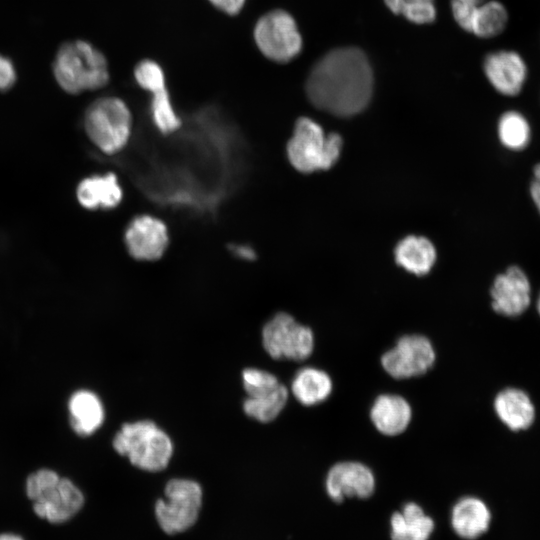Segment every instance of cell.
<instances>
[{
    "mask_svg": "<svg viewBox=\"0 0 540 540\" xmlns=\"http://www.w3.org/2000/svg\"><path fill=\"white\" fill-rule=\"evenodd\" d=\"M372 91V68L364 52L355 47L329 51L313 66L306 81L310 102L341 117L361 112Z\"/></svg>",
    "mask_w": 540,
    "mask_h": 540,
    "instance_id": "obj_1",
    "label": "cell"
},
{
    "mask_svg": "<svg viewBox=\"0 0 540 540\" xmlns=\"http://www.w3.org/2000/svg\"><path fill=\"white\" fill-rule=\"evenodd\" d=\"M53 74L58 85L70 94L96 90L109 81L105 56L83 40L67 42L60 47L53 63Z\"/></svg>",
    "mask_w": 540,
    "mask_h": 540,
    "instance_id": "obj_2",
    "label": "cell"
},
{
    "mask_svg": "<svg viewBox=\"0 0 540 540\" xmlns=\"http://www.w3.org/2000/svg\"><path fill=\"white\" fill-rule=\"evenodd\" d=\"M112 444L119 455L127 457L132 465L148 472L164 470L173 455L170 437L151 420L123 424Z\"/></svg>",
    "mask_w": 540,
    "mask_h": 540,
    "instance_id": "obj_3",
    "label": "cell"
},
{
    "mask_svg": "<svg viewBox=\"0 0 540 540\" xmlns=\"http://www.w3.org/2000/svg\"><path fill=\"white\" fill-rule=\"evenodd\" d=\"M342 139L336 133L326 135L314 120L301 117L297 120L292 137L287 144L291 165L302 173L329 169L339 158Z\"/></svg>",
    "mask_w": 540,
    "mask_h": 540,
    "instance_id": "obj_4",
    "label": "cell"
},
{
    "mask_svg": "<svg viewBox=\"0 0 540 540\" xmlns=\"http://www.w3.org/2000/svg\"><path fill=\"white\" fill-rule=\"evenodd\" d=\"M132 123V114L127 104L114 96L95 100L84 115V129L88 138L100 151L110 155L127 145Z\"/></svg>",
    "mask_w": 540,
    "mask_h": 540,
    "instance_id": "obj_5",
    "label": "cell"
},
{
    "mask_svg": "<svg viewBox=\"0 0 540 540\" xmlns=\"http://www.w3.org/2000/svg\"><path fill=\"white\" fill-rule=\"evenodd\" d=\"M165 498L158 499L154 511L160 528L167 534H177L191 528L202 507L203 491L192 479L175 478L167 482Z\"/></svg>",
    "mask_w": 540,
    "mask_h": 540,
    "instance_id": "obj_6",
    "label": "cell"
},
{
    "mask_svg": "<svg viewBox=\"0 0 540 540\" xmlns=\"http://www.w3.org/2000/svg\"><path fill=\"white\" fill-rule=\"evenodd\" d=\"M253 36L260 52L274 62H289L302 50V37L296 21L284 10H272L261 16L255 24Z\"/></svg>",
    "mask_w": 540,
    "mask_h": 540,
    "instance_id": "obj_7",
    "label": "cell"
},
{
    "mask_svg": "<svg viewBox=\"0 0 540 540\" xmlns=\"http://www.w3.org/2000/svg\"><path fill=\"white\" fill-rule=\"evenodd\" d=\"M262 344L274 359L303 361L311 356L315 340L311 328L302 325L290 314H275L262 329Z\"/></svg>",
    "mask_w": 540,
    "mask_h": 540,
    "instance_id": "obj_8",
    "label": "cell"
},
{
    "mask_svg": "<svg viewBox=\"0 0 540 540\" xmlns=\"http://www.w3.org/2000/svg\"><path fill=\"white\" fill-rule=\"evenodd\" d=\"M435 361L436 352L432 342L420 334L400 337L380 359L384 371L398 380L424 375Z\"/></svg>",
    "mask_w": 540,
    "mask_h": 540,
    "instance_id": "obj_9",
    "label": "cell"
},
{
    "mask_svg": "<svg viewBox=\"0 0 540 540\" xmlns=\"http://www.w3.org/2000/svg\"><path fill=\"white\" fill-rule=\"evenodd\" d=\"M493 310L506 317L523 314L531 303V283L526 272L511 265L499 273L490 288Z\"/></svg>",
    "mask_w": 540,
    "mask_h": 540,
    "instance_id": "obj_10",
    "label": "cell"
},
{
    "mask_svg": "<svg viewBox=\"0 0 540 540\" xmlns=\"http://www.w3.org/2000/svg\"><path fill=\"white\" fill-rule=\"evenodd\" d=\"M124 241L129 254L136 260L160 259L169 243L166 224L152 215H139L128 224Z\"/></svg>",
    "mask_w": 540,
    "mask_h": 540,
    "instance_id": "obj_11",
    "label": "cell"
},
{
    "mask_svg": "<svg viewBox=\"0 0 540 540\" xmlns=\"http://www.w3.org/2000/svg\"><path fill=\"white\" fill-rule=\"evenodd\" d=\"M483 70L491 86L507 97L519 95L528 77L525 60L513 50L489 53L484 59Z\"/></svg>",
    "mask_w": 540,
    "mask_h": 540,
    "instance_id": "obj_12",
    "label": "cell"
},
{
    "mask_svg": "<svg viewBox=\"0 0 540 540\" xmlns=\"http://www.w3.org/2000/svg\"><path fill=\"white\" fill-rule=\"evenodd\" d=\"M325 488L335 502L346 498H368L375 489L372 470L363 463L343 461L334 464L328 471Z\"/></svg>",
    "mask_w": 540,
    "mask_h": 540,
    "instance_id": "obj_13",
    "label": "cell"
},
{
    "mask_svg": "<svg viewBox=\"0 0 540 540\" xmlns=\"http://www.w3.org/2000/svg\"><path fill=\"white\" fill-rule=\"evenodd\" d=\"M83 505V493L67 478H60L54 486L33 501L36 515L56 524L71 519Z\"/></svg>",
    "mask_w": 540,
    "mask_h": 540,
    "instance_id": "obj_14",
    "label": "cell"
},
{
    "mask_svg": "<svg viewBox=\"0 0 540 540\" xmlns=\"http://www.w3.org/2000/svg\"><path fill=\"white\" fill-rule=\"evenodd\" d=\"M370 420L378 432L386 436L403 433L412 419L409 402L398 394H381L370 408Z\"/></svg>",
    "mask_w": 540,
    "mask_h": 540,
    "instance_id": "obj_15",
    "label": "cell"
},
{
    "mask_svg": "<svg viewBox=\"0 0 540 540\" xmlns=\"http://www.w3.org/2000/svg\"><path fill=\"white\" fill-rule=\"evenodd\" d=\"M79 204L89 210L112 209L123 197V190L117 176L108 172L89 176L81 180L76 189Z\"/></svg>",
    "mask_w": 540,
    "mask_h": 540,
    "instance_id": "obj_16",
    "label": "cell"
},
{
    "mask_svg": "<svg viewBox=\"0 0 540 540\" xmlns=\"http://www.w3.org/2000/svg\"><path fill=\"white\" fill-rule=\"evenodd\" d=\"M494 410L502 423L513 431L529 428L535 419V407L530 397L517 388L500 391L494 400Z\"/></svg>",
    "mask_w": 540,
    "mask_h": 540,
    "instance_id": "obj_17",
    "label": "cell"
},
{
    "mask_svg": "<svg viewBox=\"0 0 540 540\" xmlns=\"http://www.w3.org/2000/svg\"><path fill=\"white\" fill-rule=\"evenodd\" d=\"M70 423L80 436H89L103 424L105 410L101 399L92 391L79 390L68 403Z\"/></svg>",
    "mask_w": 540,
    "mask_h": 540,
    "instance_id": "obj_18",
    "label": "cell"
},
{
    "mask_svg": "<svg viewBox=\"0 0 540 540\" xmlns=\"http://www.w3.org/2000/svg\"><path fill=\"white\" fill-rule=\"evenodd\" d=\"M287 400L288 389L278 380L247 394L243 401V410L248 417L268 423L279 416Z\"/></svg>",
    "mask_w": 540,
    "mask_h": 540,
    "instance_id": "obj_19",
    "label": "cell"
},
{
    "mask_svg": "<svg viewBox=\"0 0 540 540\" xmlns=\"http://www.w3.org/2000/svg\"><path fill=\"white\" fill-rule=\"evenodd\" d=\"M489 522V509L478 498L464 497L452 509V527L464 539H475L482 535L488 529Z\"/></svg>",
    "mask_w": 540,
    "mask_h": 540,
    "instance_id": "obj_20",
    "label": "cell"
},
{
    "mask_svg": "<svg viewBox=\"0 0 540 540\" xmlns=\"http://www.w3.org/2000/svg\"><path fill=\"white\" fill-rule=\"evenodd\" d=\"M333 382L327 372L316 367H303L294 375L291 392L303 406H315L329 398Z\"/></svg>",
    "mask_w": 540,
    "mask_h": 540,
    "instance_id": "obj_21",
    "label": "cell"
},
{
    "mask_svg": "<svg viewBox=\"0 0 540 540\" xmlns=\"http://www.w3.org/2000/svg\"><path fill=\"white\" fill-rule=\"evenodd\" d=\"M395 260L406 271L418 276L427 274L436 260V250L425 237L407 236L395 248Z\"/></svg>",
    "mask_w": 540,
    "mask_h": 540,
    "instance_id": "obj_22",
    "label": "cell"
},
{
    "mask_svg": "<svg viewBox=\"0 0 540 540\" xmlns=\"http://www.w3.org/2000/svg\"><path fill=\"white\" fill-rule=\"evenodd\" d=\"M434 529L431 517L416 503H407L391 518L392 540H428Z\"/></svg>",
    "mask_w": 540,
    "mask_h": 540,
    "instance_id": "obj_23",
    "label": "cell"
},
{
    "mask_svg": "<svg viewBox=\"0 0 540 540\" xmlns=\"http://www.w3.org/2000/svg\"><path fill=\"white\" fill-rule=\"evenodd\" d=\"M497 136L504 148L512 152H521L530 145L532 128L522 112L508 110L498 119Z\"/></svg>",
    "mask_w": 540,
    "mask_h": 540,
    "instance_id": "obj_24",
    "label": "cell"
},
{
    "mask_svg": "<svg viewBox=\"0 0 540 540\" xmlns=\"http://www.w3.org/2000/svg\"><path fill=\"white\" fill-rule=\"evenodd\" d=\"M508 18V11L501 2H483L476 7L471 33L480 38L498 36L505 30Z\"/></svg>",
    "mask_w": 540,
    "mask_h": 540,
    "instance_id": "obj_25",
    "label": "cell"
},
{
    "mask_svg": "<svg viewBox=\"0 0 540 540\" xmlns=\"http://www.w3.org/2000/svg\"><path fill=\"white\" fill-rule=\"evenodd\" d=\"M151 93L150 111L154 125L163 134L176 131L181 126V119L177 115L166 85L154 88Z\"/></svg>",
    "mask_w": 540,
    "mask_h": 540,
    "instance_id": "obj_26",
    "label": "cell"
},
{
    "mask_svg": "<svg viewBox=\"0 0 540 540\" xmlns=\"http://www.w3.org/2000/svg\"><path fill=\"white\" fill-rule=\"evenodd\" d=\"M134 77L137 84L146 91L166 85L161 66L153 60L145 59L139 62L135 67Z\"/></svg>",
    "mask_w": 540,
    "mask_h": 540,
    "instance_id": "obj_27",
    "label": "cell"
},
{
    "mask_svg": "<svg viewBox=\"0 0 540 540\" xmlns=\"http://www.w3.org/2000/svg\"><path fill=\"white\" fill-rule=\"evenodd\" d=\"M60 476L53 470L40 469L29 475L26 481V493L29 499L34 501L42 493L54 486Z\"/></svg>",
    "mask_w": 540,
    "mask_h": 540,
    "instance_id": "obj_28",
    "label": "cell"
},
{
    "mask_svg": "<svg viewBox=\"0 0 540 540\" xmlns=\"http://www.w3.org/2000/svg\"><path fill=\"white\" fill-rule=\"evenodd\" d=\"M401 14L415 24H428L435 20L436 9L433 1H406Z\"/></svg>",
    "mask_w": 540,
    "mask_h": 540,
    "instance_id": "obj_29",
    "label": "cell"
},
{
    "mask_svg": "<svg viewBox=\"0 0 540 540\" xmlns=\"http://www.w3.org/2000/svg\"><path fill=\"white\" fill-rule=\"evenodd\" d=\"M476 7L477 6L468 5L458 0H452L451 2L452 14L455 21L463 30L469 33H471L472 30Z\"/></svg>",
    "mask_w": 540,
    "mask_h": 540,
    "instance_id": "obj_30",
    "label": "cell"
},
{
    "mask_svg": "<svg viewBox=\"0 0 540 540\" xmlns=\"http://www.w3.org/2000/svg\"><path fill=\"white\" fill-rule=\"evenodd\" d=\"M16 81V70L11 60L0 54V91L10 89Z\"/></svg>",
    "mask_w": 540,
    "mask_h": 540,
    "instance_id": "obj_31",
    "label": "cell"
},
{
    "mask_svg": "<svg viewBox=\"0 0 540 540\" xmlns=\"http://www.w3.org/2000/svg\"><path fill=\"white\" fill-rule=\"evenodd\" d=\"M529 196L540 215V162L534 165L529 182Z\"/></svg>",
    "mask_w": 540,
    "mask_h": 540,
    "instance_id": "obj_32",
    "label": "cell"
},
{
    "mask_svg": "<svg viewBox=\"0 0 540 540\" xmlns=\"http://www.w3.org/2000/svg\"><path fill=\"white\" fill-rule=\"evenodd\" d=\"M209 2L228 15H236L241 11L246 0H209Z\"/></svg>",
    "mask_w": 540,
    "mask_h": 540,
    "instance_id": "obj_33",
    "label": "cell"
},
{
    "mask_svg": "<svg viewBox=\"0 0 540 540\" xmlns=\"http://www.w3.org/2000/svg\"><path fill=\"white\" fill-rule=\"evenodd\" d=\"M233 251L237 256L245 260H252L255 258L254 250L248 246H233Z\"/></svg>",
    "mask_w": 540,
    "mask_h": 540,
    "instance_id": "obj_34",
    "label": "cell"
},
{
    "mask_svg": "<svg viewBox=\"0 0 540 540\" xmlns=\"http://www.w3.org/2000/svg\"><path fill=\"white\" fill-rule=\"evenodd\" d=\"M384 2L391 12L395 14H401L402 8L406 0H384Z\"/></svg>",
    "mask_w": 540,
    "mask_h": 540,
    "instance_id": "obj_35",
    "label": "cell"
},
{
    "mask_svg": "<svg viewBox=\"0 0 540 540\" xmlns=\"http://www.w3.org/2000/svg\"><path fill=\"white\" fill-rule=\"evenodd\" d=\"M0 540H23L20 536L12 533L0 534Z\"/></svg>",
    "mask_w": 540,
    "mask_h": 540,
    "instance_id": "obj_36",
    "label": "cell"
},
{
    "mask_svg": "<svg viewBox=\"0 0 540 540\" xmlns=\"http://www.w3.org/2000/svg\"><path fill=\"white\" fill-rule=\"evenodd\" d=\"M468 5L478 6L484 2V0H458Z\"/></svg>",
    "mask_w": 540,
    "mask_h": 540,
    "instance_id": "obj_37",
    "label": "cell"
},
{
    "mask_svg": "<svg viewBox=\"0 0 540 540\" xmlns=\"http://www.w3.org/2000/svg\"><path fill=\"white\" fill-rule=\"evenodd\" d=\"M537 311H538V313L540 315V294H539V297L537 299Z\"/></svg>",
    "mask_w": 540,
    "mask_h": 540,
    "instance_id": "obj_38",
    "label": "cell"
},
{
    "mask_svg": "<svg viewBox=\"0 0 540 540\" xmlns=\"http://www.w3.org/2000/svg\"><path fill=\"white\" fill-rule=\"evenodd\" d=\"M406 1H418V2H424V1H433V0H406Z\"/></svg>",
    "mask_w": 540,
    "mask_h": 540,
    "instance_id": "obj_39",
    "label": "cell"
}]
</instances>
